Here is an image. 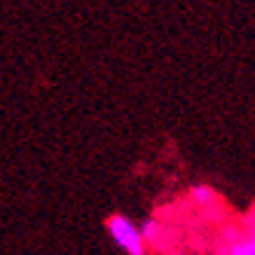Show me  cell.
<instances>
[{"instance_id": "cell-1", "label": "cell", "mask_w": 255, "mask_h": 255, "mask_svg": "<svg viewBox=\"0 0 255 255\" xmlns=\"http://www.w3.org/2000/svg\"><path fill=\"white\" fill-rule=\"evenodd\" d=\"M108 232L113 237L120 248H124L129 255H143L145 253V244H143V237H140V230L129 220L127 216H115L108 220Z\"/></svg>"}, {"instance_id": "cell-2", "label": "cell", "mask_w": 255, "mask_h": 255, "mask_svg": "<svg viewBox=\"0 0 255 255\" xmlns=\"http://www.w3.org/2000/svg\"><path fill=\"white\" fill-rule=\"evenodd\" d=\"M138 230H140V237H143V244H145V246L147 244H150V246H157V244H159V237H162V232H164L162 223L155 220V218H147Z\"/></svg>"}, {"instance_id": "cell-3", "label": "cell", "mask_w": 255, "mask_h": 255, "mask_svg": "<svg viewBox=\"0 0 255 255\" xmlns=\"http://www.w3.org/2000/svg\"><path fill=\"white\" fill-rule=\"evenodd\" d=\"M190 194H192V201L197 206H201V209L211 206L213 199H216V192H213V187H209V185H194L192 190H190Z\"/></svg>"}, {"instance_id": "cell-4", "label": "cell", "mask_w": 255, "mask_h": 255, "mask_svg": "<svg viewBox=\"0 0 255 255\" xmlns=\"http://www.w3.org/2000/svg\"><path fill=\"white\" fill-rule=\"evenodd\" d=\"M223 253H232V255H253V253H255V241H253V239L232 241V244L225 248Z\"/></svg>"}]
</instances>
